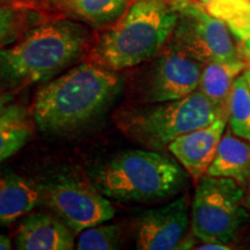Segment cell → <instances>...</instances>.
<instances>
[{
	"label": "cell",
	"mask_w": 250,
	"mask_h": 250,
	"mask_svg": "<svg viewBox=\"0 0 250 250\" xmlns=\"http://www.w3.org/2000/svg\"><path fill=\"white\" fill-rule=\"evenodd\" d=\"M179 17L171 35V46L206 64L239 58L230 31L223 21L195 1L176 4Z\"/></svg>",
	"instance_id": "obj_7"
},
{
	"label": "cell",
	"mask_w": 250,
	"mask_h": 250,
	"mask_svg": "<svg viewBox=\"0 0 250 250\" xmlns=\"http://www.w3.org/2000/svg\"><path fill=\"white\" fill-rule=\"evenodd\" d=\"M203 62L170 46L149 66L140 86L145 103L182 99L198 90Z\"/></svg>",
	"instance_id": "obj_9"
},
{
	"label": "cell",
	"mask_w": 250,
	"mask_h": 250,
	"mask_svg": "<svg viewBox=\"0 0 250 250\" xmlns=\"http://www.w3.org/2000/svg\"><path fill=\"white\" fill-rule=\"evenodd\" d=\"M179 17L174 0H133L90 49V62L120 72L154 58L170 40Z\"/></svg>",
	"instance_id": "obj_3"
},
{
	"label": "cell",
	"mask_w": 250,
	"mask_h": 250,
	"mask_svg": "<svg viewBox=\"0 0 250 250\" xmlns=\"http://www.w3.org/2000/svg\"><path fill=\"white\" fill-rule=\"evenodd\" d=\"M228 122L236 136L250 142V87L245 74L236 78L230 90Z\"/></svg>",
	"instance_id": "obj_19"
},
{
	"label": "cell",
	"mask_w": 250,
	"mask_h": 250,
	"mask_svg": "<svg viewBox=\"0 0 250 250\" xmlns=\"http://www.w3.org/2000/svg\"><path fill=\"white\" fill-rule=\"evenodd\" d=\"M249 182H250V181H249ZM249 198H250V186H249Z\"/></svg>",
	"instance_id": "obj_28"
},
{
	"label": "cell",
	"mask_w": 250,
	"mask_h": 250,
	"mask_svg": "<svg viewBox=\"0 0 250 250\" xmlns=\"http://www.w3.org/2000/svg\"><path fill=\"white\" fill-rule=\"evenodd\" d=\"M43 199L74 234L108 223L114 206L92 183L71 175H58L42 187Z\"/></svg>",
	"instance_id": "obj_8"
},
{
	"label": "cell",
	"mask_w": 250,
	"mask_h": 250,
	"mask_svg": "<svg viewBox=\"0 0 250 250\" xmlns=\"http://www.w3.org/2000/svg\"><path fill=\"white\" fill-rule=\"evenodd\" d=\"M74 246L73 230L59 217L43 212L28 214L15 235L20 250H70Z\"/></svg>",
	"instance_id": "obj_12"
},
{
	"label": "cell",
	"mask_w": 250,
	"mask_h": 250,
	"mask_svg": "<svg viewBox=\"0 0 250 250\" xmlns=\"http://www.w3.org/2000/svg\"><path fill=\"white\" fill-rule=\"evenodd\" d=\"M188 196L140 214L136 227V247L140 250L187 249V233L191 224Z\"/></svg>",
	"instance_id": "obj_10"
},
{
	"label": "cell",
	"mask_w": 250,
	"mask_h": 250,
	"mask_svg": "<svg viewBox=\"0 0 250 250\" xmlns=\"http://www.w3.org/2000/svg\"><path fill=\"white\" fill-rule=\"evenodd\" d=\"M12 249V242L8 236L0 234V250H9Z\"/></svg>",
	"instance_id": "obj_23"
},
{
	"label": "cell",
	"mask_w": 250,
	"mask_h": 250,
	"mask_svg": "<svg viewBox=\"0 0 250 250\" xmlns=\"http://www.w3.org/2000/svg\"><path fill=\"white\" fill-rule=\"evenodd\" d=\"M247 70L240 58L228 62H206L202 70L198 90L220 105H227L234 81Z\"/></svg>",
	"instance_id": "obj_15"
},
{
	"label": "cell",
	"mask_w": 250,
	"mask_h": 250,
	"mask_svg": "<svg viewBox=\"0 0 250 250\" xmlns=\"http://www.w3.org/2000/svg\"><path fill=\"white\" fill-rule=\"evenodd\" d=\"M206 175L229 177L245 187L250 181L249 140L236 136L230 129L225 131Z\"/></svg>",
	"instance_id": "obj_14"
},
{
	"label": "cell",
	"mask_w": 250,
	"mask_h": 250,
	"mask_svg": "<svg viewBox=\"0 0 250 250\" xmlns=\"http://www.w3.org/2000/svg\"><path fill=\"white\" fill-rule=\"evenodd\" d=\"M175 4H180V2H183V1H195V2H198V4H202V5H206L208 2H210L211 0H174Z\"/></svg>",
	"instance_id": "obj_25"
},
{
	"label": "cell",
	"mask_w": 250,
	"mask_h": 250,
	"mask_svg": "<svg viewBox=\"0 0 250 250\" xmlns=\"http://www.w3.org/2000/svg\"><path fill=\"white\" fill-rule=\"evenodd\" d=\"M42 199V187L14 171L0 170V224H11L24 217Z\"/></svg>",
	"instance_id": "obj_13"
},
{
	"label": "cell",
	"mask_w": 250,
	"mask_h": 250,
	"mask_svg": "<svg viewBox=\"0 0 250 250\" xmlns=\"http://www.w3.org/2000/svg\"><path fill=\"white\" fill-rule=\"evenodd\" d=\"M186 169L170 156L148 148L114 155L92 175V183L107 198L146 203L176 196L187 184Z\"/></svg>",
	"instance_id": "obj_4"
},
{
	"label": "cell",
	"mask_w": 250,
	"mask_h": 250,
	"mask_svg": "<svg viewBox=\"0 0 250 250\" xmlns=\"http://www.w3.org/2000/svg\"><path fill=\"white\" fill-rule=\"evenodd\" d=\"M33 134L27 111L17 105L6 107L0 114V164L26 145Z\"/></svg>",
	"instance_id": "obj_17"
},
{
	"label": "cell",
	"mask_w": 250,
	"mask_h": 250,
	"mask_svg": "<svg viewBox=\"0 0 250 250\" xmlns=\"http://www.w3.org/2000/svg\"><path fill=\"white\" fill-rule=\"evenodd\" d=\"M241 54L243 55V57H245L247 61L250 62V49L246 48V46H242V48H241Z\"/></svg>",
	"instance_id": "obj_26"
},
{
	"label": "cell",
	"mask_w": 250,
	"mask_h": 250,
	"mask_svg": "<svg viewBox=\"0 0 250 250\" xmlns=\"http://www.w3.org/2000/svg\"><path fill=\"white\" fill-rule=\"evenodd\" d=\"M17 26V11L8 6H0V44H2L14 33Z\"/></svg>",
	"instance_id": "obj_21"
},
{
	"label": "cell",
	"mask_w": 250,
	"mask_h": 250,
	"mask_svg": "<svg viewBox=\"0 0 250 250\" xmlns=\"http://www.w3.org/2000/svg\"><path fill=\"white\" fill-rule=\"evenodd\" d=\"M204 6L226 24L242 46L250 49V0H211Z\"/></svg>",
	"instance_id": "obj_18"
},
{
	"label": "cell",
	"mask_w": 250,
	"mask_h": 250,
	"mask_svg": "<svg viewBox=\"0 0 250 250\" xmlns=\"http://www.w3.org/2000/svg\"><path fill=\"white\" fill-rule=\"evenodd\" d=\"M9 100H11V94H0V114L7 107Z\"/></svg>",
	"instance_id": "obj_24"
},
{
	"label": "cell",
	"mask_w": 250,
	"mask_h": 250,
	"mask_svg": "<svg viewBox=\"0 0 250 250\" xmlns=\"http://www.w3.org/2000/svg\"><path fill=\"white\" fill-rule=\"evenodd\" d=\"M85 23L55 20L34 27L17 44L0 49V94L48 83L89 50Z\"/></svg>",
	"instance_id": "obj_2"
},
{
	"label": "cell",
	"mask_w": 250,
	"mask_h": 250,
	"mask_svg": "<svg viewBox=\"0 0 250 250\" xmlns=\"http://www.w3.org/2000/svg\"><path fill=\"white\" fill-rule=\"evenodd\" d=\"M122 242V228L103 223L80 232L76 246L79 250H111L121 248Z\"/></svg>",
	"instance_id": "obj_20"
},
{
	"label": "cell",
	"mask_w": 250,
	"mask_h": 250,
	"mask_svg": "<svg viewBox=\"0 0 250 250\" xmlns=\"http://www.w3.org/2000/svg\"><path fill=\"white\" fill-rule=\"evenodd\" d=\"M245 190L229 177L204 175L191 205L193 235L202 242H233L250 215L242 206Z\"/></svg>",
	"instance_id": "obj_6"
},
{
	"label": "cell",
	"mask_w": 250,
	"mask_h": 250,
	"mask_svg": "<svg viewBox=\"0 0 250 250\" xmlns=\"http://www.w3.org/2000/svg\"><path fill=\"white\" fill-rule=\"evenodd\" d=\"M196 249L199 250H229L230 247H228L226 243L220 242H202Z\"/></svg>",
	"instance_id": "obj_22"
},
{
	"label": "cell",
	"mask_w": 250,
	"mask_h": 250,
	"mask_svg": "<svg viewBox=\"0 0 250 250\" xmlns=\"http://www.w3.org/2000/svg\"><path fill=\"white\" fill-rule=\"evenodd\" d=\"M227 107L196 90L182 99L148 103L124 112L118 126L144 148L162 151L179 137L212 123Z\"/></svg>",
	"instance_id": "obj_5"
},
{
	"label": "cell",
	"mask_w": 250,
	"mask_h": 250,
	"mask_svg": "<svg viewBox=\"0 0 250 250\" xmlns=\"http://www.w3.org/2000/svg\"><path fill=\"white\" fill-rule=\"evenodd\" d=\"M243 74H245L246 79H247V81H248L249 87H250V70H246L245 72H243Z\"/></svg>",
	"instance_id": "obj_27"
},
{
	"label": "cell",
	"mask_w": 250,
	"mask_h": 250,
	"mask_svg": "<svg viewBox=\"0 0 250 250\" xmlns=\"http://www.w3.org/2000/svg\"><path fill=\"white\" fill-rule=\"evenodd\" d=\"M118 72L83 62L48 81L36 94L33 120L40 131L54 136L73 133L98 122L123 90Z\"/></svg>",
	"instance_id": "obj_1"
},
{
	"label": "cell",
	"mask_w": 250,
	"mask_h": 250,
	"mask_svg": "<svg viewBox=\"0 0 250 250\" xmlns=\"http://www.w3.org/2000/svg\"><path fill=\"white\" fill-rule=\"evenodd\" d=\"M133 0H64L72 18L93 27H104L120 19Z\"/></svg>",
	"instance_id": "obj_16"
},
{
	"label": "cell",
	"mask_w": 250,
	"mask_h": 250,
	"mask_svg": "<svg viewBox=\"0 0 250 250\" xmlns=\"http://www.w3.org/2000/svg\"><path fill=\"white\" fill-rule=\"evenodd\" d=\"M0 1H9V0H0Z\"/></svg>",
	"instance_id": "obj_29"
},
{
	"label": "cell",
	"mask_w": 250,
	"mask_h": 250,
	"mask_svg": "<svg viewBox=\"0 0 250 250\" xmlns=\"http://www.w3.org/2000/svg\"><path fill=\"white\" fill-rule=\"evenodd\" d=\"M227 122L228 107L212 123L190 131L168 145V151L193 180L198 181L208 174L226 131Z\"/></svg>",
	"instance_id": "obj_11"
}]
</instances>
